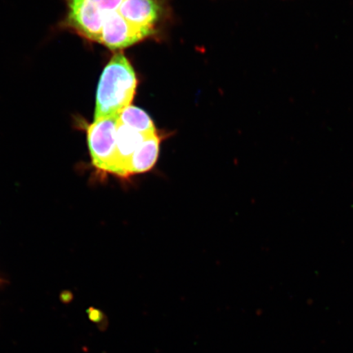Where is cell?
Wrapping results in <instances>:
<instances>
[{
	"mask_svg": "<svg viewBox=\"0 0 353 353\" xmlns=\"http://www.w3.org/2000/svg\"><path fill=\"white\" fill-rule=\"evenodd\" d=\"M160 137L157 132L150 134L141 143L131 158L129 165V174H143L156 165L160 152Z\"/></svg>",
	"mask_w": 353,
	"mask_h": 353,
	"instance_id": "cell-7",
	"label": "cell"
},
{
	"mask_svg": "<svg viewBox=\"0 0 353 353\" xmlns=\"http://www.w3.org/2000/svg\"><path fill=\"white\" fill-rule=\"evenodd\" d=\"M153 33L152 29L139 28L130 24L117 11L110 13L105 17L100 43L110 50H122L134 46Z\"/></svg>",
	"mask_w": 353,
	"mask_h": 353,
	"instance_id": "cell-4",
	"label": "cell"
},
{
	"mask_svg": "<svg viewBox=\"0 0 353 353\" xmlns=\"http://www.w3.org/2000/svg\"><path fill=\"white\" fill-rule=\"evenodd\" d=\"M118 12L137 28L154 30L161 7L157 0H123Z\"/></svg>",
	"mask_w": 353,
	"mask_h": 353,
	"instance_id": "cell-6",
	"label": "cell"
},
{
	"mask_svg": "<svg viewBox=\"0 0 353 353\" xmlns=\"http://www.w3.org/2000/svg\"><path fill=\"white\" fill-rule=\"evenodd\" d=\"M118 121L145 135L157 132L151 117L143 110L134 105L123 109L119 114Z\"/></svg>",
	"mask_w": 353,
	"mask_h": 353,
	"instance_id": "cell-8",
	"label": "cell"
},
{
	"mask_svg": "<svg viewBox=\"0 0 353 353\" xmlns=\"http://www.w3.org/2000/svg\"><path fill=\"white\" fill-rule=\"evenodd\" d=\"M148 135L141 134V132L132 130L130 127L118 121L117 157L114 174L122 176V178L130 176L129 165L132 154Z\"/></svg>",
	"mask_w": 353,
	"mask_h": 353,
	"instance_id": "cell-5",
	"label": "cell"
},
{
	"mask_svg": "<svg viewBox=\"0 0 353 353\" xmlns=\"http://www.w3.org/2000/svg\"><path fill=\"white\" fill-rule=\"evenodd\" d=\"M118 117L97 121L88 128V148L92 164L99 170L113 174L117 157Z\"/></svg>",
	"mask_w": 353,
	"mask_h": 353,
	"instance_id": "cell-3",
	"label": "cell"
},
{
	"mask_svg": "<svg viewBox=\"0 0 353 353\" xmlns=\"http://www.w3.org/2000/svg\"><path fill=\"white\" fill-rule=\"evenodd\" d=\"M137 77L123 54H114L101 74L96 97L94 121L118 117L136 92Z\"/></svg>",
	"mask_w": 353,
	"mask_h": 353,
	"instance_id": "cell-1",
	"label": "cell"
},
{
	"mask_svg": "<svg viewBox=\"0 0 353 353\" xmlns=\"http://www.w3.org/2000/svg\"><path fill=\"white\" fill-rule=\"evenodd\" d=\"M123 0H68V23L82 37L100 43L105 17L117 12Z\"/></svg>",
	"mask_w": 353,
	"mask_h": 353,
	"instance_id": "cell-2",
	"label": "cell"
}]
</instances>
